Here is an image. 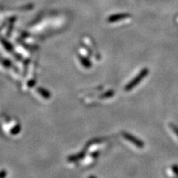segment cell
<instances>
[{"label": "cell", "mask_w": 178, "mask_h": 178, "mask_svg": "<svg viewBox=\"0 0 178 178\" xmlns=\"http://www.w3.org/2000/svg\"><path fill=\"white\" fill-rule=\"evenodd\" d=\"M169 126L171 128V129L173 131V132L174 133V134H176V136L178 137V128L175 125H174V124H172V123L169 124Z\"/></svg>", "instance_id": "277c9868"}, {"label": "cell", "mask_w": 178, "mask_h": 178, "mask_svg": "<svg viewBox=\"0 0 178 178\" xmlns=\"http://www.w3.org/2000/svg\"><path fill=\"white\" fill-rule=\"evenodd\" d=\"M172 168H173V170L174 171V173L178 175V167L176 166V165H174V166L172 167Z\"/></svg>", "instance_id": "5b68a950"}, {"label": "cell", "mask_w": 178, "mask_h": 178, "mask_svg": "<svg viewBox=\"0 0 178 178\" xmlns=\"http://www.w3.org/2000/svg\"><path fill=\"white\" fill-rule=\"evenodd\" d=\"M149 72V71L147 68H144V69L142 70L141 71H140L139 74L136 76L135 78L133 79V80L131 81L130 82H129L128 85L125 86V91H130V90H132L133 88H134L136 85H138V84L140 83V81L143 80V79L145 78V77H146V75L148 74Z\"/></svg>", "instance_id": "6da1fadb"}, {"label": "cell", "mask_w": 178, "mask_h": 178, "mask_svg": "<svg viewBox=\"0 0 178 178\" xmlns=\"http://www.w3.org/2000/svg\"><path fill=\"white\" fill-rule=\"evenodd\" d=\"M122 134H123V137L125 138L128 141L131 142L132 144L136 145V146L138 147V148H141L144 147V143H143V142H142L141 140L137 139V138L134 137V136L132 135V134H129V133H126V132H123Z\"/></svg>", "instance_id": "7a4b0ae2"}, {"label": "cell", "mask_w": 178, "mask_h": 178, "mask_svg": "<svg viewBox=\"0 0 178 178\" xmlns=\"http://www.w3.org/2000/svg\"><path fill=\"white\" fill-rule=\"evenodd\" d=\"M38 91H39V92L40 93L43 97H45V98H49L50 97V94H49V93H48V91H45V90L42 89H39Z\"/></svg>", "instance_id": "3957f363"}, {"label": "cell", "mask_w": 178, "mask_h": 178, "mask_svg": "<svg viewBox=\"0 0 178 178\" xmlns=\"http://www.w3.org/2000/svg\"><path fill=\"white\" fill-rule=\"evenodd\" d=\"M89 178H94V177H89Z\"/></svg>", "instance_id": "8992f818"}]
</instances>
